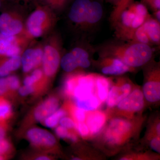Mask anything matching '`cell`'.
Returning a JSON list of instances; mask_svg holds the SVG:
<instances>
[{
	"instance_id": "cell-12",
	"label": "cell",
	"mask_w": 160,
	"mask_h": 160,
	"mask_svg": "<svg viewBox=\"0 0 160 160\" xmlns=\"http://www.w3.org/2000/svg\"><path fill=\"white\" fill-rule=\"evenodd\" d=\"M103 16L102 4L97 1H91L82 31H91L94 29L101 22Z\"/></svg>"
},
{
	"instance_id": "cell-19",
	"label": "cell",
	"mask_w": 160,
	"mask_h": 160,
	"mask_svg": "<svg viewBox=\"0 0 160 160\" xmlns=\"http://www.w3.org/2000/svg\"><path fill=\"white\" fill-rule=\"evenodd\" d=\"M152 46L160 45V22L151 15L143 24Z\"/></svg>"
},
{
	"instance_id": "cell-27",
	"label": "cell",
	"mask_w": 160,
	"mask_h": 160,
	"mask_svg": "<svg viewBox=\"0 0 160 160\" xmlns=\"http://www.w3.org/2000/svg\"><path fill=\"white\" fill-rule=\"evenodd\" d=\"M44 77L43 70L40 69H34L30 75L25 78L24 80V85L27 86H34Z\"/></svg>"
},
{
	"instance_id": "cell-10",
	"label": "cell",
	"mask_w": 160,
	"mask_h": 160,
	"mask_svg": "<svg viewBox=\"0 0 160 160\" xmlns=\"http://www.w3.org/2000/svg\"><path fill=\"white\" fill-rule=\"evenodd\" d=\"M101 71L106 75H119L131 71L133 68L127 66L119 59L111 56H101Z\"/></svg>"
},
{
	"instance_id": "cell-43",
	"label": "cell",
	"mask_w": 160,
	"mask_h": 160,
	"mask_svg": "<svg viewBox=\"0 0 160 160\" xmlns=\"http://www.w3.org/2000/svg\"><path fill=\"white\" fill-rule=\"evenodd\" d=\"M8 1H10L15 3H18L20 2H23L24 3L30 2H36L38 0H8Z\"/></svg>"
},
{
	"instance_id": "cell-46",
	"label": "cell",
	"mask_w": 160,
	"mask_h": 160,
	"mask_svg": "<svg viewBox=\"0 0 160 160\" xmlns=\"http://www.w3.org/2000/svg\"><path fill=\"white\" fill-rule=\"evenodd\" d=\"M107 1H108L109 2L112 3L115 6L119 2L120 0H107Z\"/></svg>"
},
{
	"instance_id": "cell-28",
	"label": "cell",
	"mask_w": 160,
	"mask_h": 160,
	"mask_svg": "<svg viewBox=\"0 0 160 160\" xmlns=\"http://www.w3.org/2000/svg\"><path fill=\"white\" fill-rule=\"evenodd\" d=\"M11 114V107L5 99L0 97V122L9 117Z\"/></svg>"
},
{
	"instance_id": "cell-14",
	"label": "cell",
	"mask_w": 160,
	"mask_h": 160,
	"mask_svg": "<svg viewBox=\"0 0 160 160\" xmlns=\"http://www.w3.org/2000/svg\"><path fill=\"white\" fill-rule=\"evenodd\" d=\"M74 57L79 68L87 69L91 66L92 53L96 52V48L89 44L79 45L69 51Z\"/></svg>"
},
{
	"instance_id": "cell-17",
	"label": "cell",
	"mask_w": 160,
	"mask_h": 160,
	"mask_svg": "<svg viewBox=\"0 0 160 160\" xmlns=\"http://www.w3.org/2000/svg\"><path fill=\"white\" fill-rule=\"evenodd\" d=\"M59 105L58 100L56 98H48L38 106L35 110V119L38 122H43L46 118L58 110Z\"/></svg>"
},
{
	"instance_id": "cell-42",
	"label": "cell",
	"mask_w": 160,
	"mask_h": 160,
	"mask_svg": "<svg viewBox=\"0 0 160 160\" xmlns=\"http://www.w3.org/2000/svg\"><path fill=\"white\" fill-rule=\"evenodd\" d=\"M152 16L156 20H157L158 22H160V10L153 12V16Z\"/></svg>"
},
{
	"instance_id": "cell-18",
	"label": "cell",
	"mask_w": 160,
	"mask_h": 160,
	"mask_svg": "<svg viewBox=\"0 0 160 160\" xmlns=\"http://www.w3.org/2000/svg\"><path fill=\"white\" fill-rule=\"evenodd\" d=\"M131 86L129 83H126L121 86H114L112 87L106 99L108 106L114 107L125 98L130 93Z\"/></svg>"
},
{
	"instance_id": "cell-25",
	"label": "cell",
	"mask_w": 160,
	"mask_h": 160,
	"mask_svg": "<svg viewBox=\"0 0 160 160\" xmlns=\"http://www.w3.org/2000/svg\"><path fill=\"white\" fill-rule=\"evenodd\" d=\"M129 42L142 43L152 46L143 25L135 30Z\"/></svg>"
},
{
	"instance_id": "cell-35",
	"label": "cell",
	"mask_w": 160,
	"mask_h": 160,
	"mask_svg": "<svg viewBox=\"0 0 160 160\" xmlns=\"http://www.w3.org/2000/svg\"><path fill=\"white\" fill-rule=\"evenodd\" d=\"M34 86H25L19 87L18 89V92L20 95L22 96H26L33 92L34 91Z\"/></svg>"
},
{
	"instance_id": "cell-5",
	"label": "cell",
	"mask_w": 160,
	"mask_h": 160,
	"mask_svg": "<svg viewBox=\"0 0 160 160\" xmlns=\"http://www.w3.org/2000/svg\"><path fill=\"white\" fill-rule=\"evenodd\" d=\"M29 40L25 34L9 36L0 33V57L21 56Z\"/></svg>"
},
{
	"instance_id": "cell-41",
	"label": "cell",
	"mask_w": 160,
	"mask_h": 160,
	"mask_svg": "<svg viewBox=\"0 0 160 160\" xmlns=\"http://www.w3.org/2000/svg\"><path fill=\"white\" fill-rule=\"evenodd\" d=\"M5 134H6V130L5 128L0 123V140L4 139Z\"/></svg>"
},
{
	"instance_id": "cell-40",
	"label": "cell",
	"mask_w": 160,
	"mask_h": 160,
	"mask_svg": "<svg viewBox=\"0 0 160 160\" xmlns=\"http://www.w3.org/2000/svg\"><path fill=\"white\" fill-rule=\"evenodd\" d=\"M43 5H46L54 11L56 0H41Z\"/></svg>"
},
{
	"instance_id": "cell-4",
	"label": "cell",
	"mask_w": 160,
	"mask_h": 160,
	"mask_svg": "<svg viewBox=\"0 0 160 160\" xmlns=\"http://www.w3.org/2000/svg\"><path fill=\"white\" fill-rule=\"evenodd\" d=\"M149 17L138 15L126 8L112 23L116 36L122 41L129 42L135 30L142 26Z\"/></svg>"
},
{
	"instance_id": "cell-44",
	"label": "cell",
	"mask_w": 160,
	"mask_h": 160,
	"mask_svg": "<svg viewBox=\"0 0 160 160\" xmlns=\"http://www.w3.org/2000/svg\"><path fill=\"white\" fill-rule=\"evenodd\" d=\"M67 138L69 139L70 141L72 142H76L77 140V138L75 135L73 134V133H69V135H68Z\"/></svg>"
},
{
	"instance_id": "cell-7",
	"label": "cell",
	"mask_w": 160,
	"mask_h": 160,
	"mask_svg": "<svg viewBox=\"0 0 160 160\" xmlns=\"http://www.w3.org/2000/svg\"><path fill=\"white\" fill-rule=\"evenodd\" d=\"M76 84L72 96L75 100L86 99L93 94L96 76L92 74L75 75Z\"/></svg>"
},
{
	"instance_id": "cell-2",
	"label": "cell",
	"mask_w": 160,
	"mask_h": 160,
	"mask_svg": "<svg viewBox=\"0 0 160 160\" xmlns=\"http://www.w3.org/2000/svg\"><path fill=\"white\" fill-rule=\"evenodd\" d=\"M57 19L51 8L38 4L25 22V34L30 40L44 36L54 28Z\"/></svg>"
},
{
	"instance_id": "cell-49",
	"label": "cell",
	"mask_w": 160,
	"mask_h": 160,
	"mask_svg": "<svg viewBox=\"0 0 160 160\" xmlns=\"http://www.w3.org/2000/svg\"><path fill=\"white\" fill-rule=\"evenodd\" d=\"M72 160H81V159L79 158H74L72 159Z\"/></svg>"
},
{
	"instance_id": "cell-38",
	"label": "cell",
	"mask_w": 160,
	"mask_h": 160,
	"mask_svg": "<svg viewBox=\"0 0 160 160\" xmlns=\"http://www.w3.org/2000/svg\"><path fill=\"white\" fill-rule=\"evenodd\" d=\"M69 0H56L54 11H60L65 8Z\"/></svg>"
},
{
	"instance_id": "cell-37",
	"label": "cell",
	"mask_w": 160,
	"mask_h": 160,
	"mask_svg": "<svg viewBox=\"0 0 160 160\" xmlns=\"http://www.w3.org/2000/svg\"><path fill=\"white\" fill-rule=\"evenodd\" d=\"M55 132L58 137L63 139L66 138H67L69 134V132L67 129L62 126H58L56 128Z\"/></svg>"
},
{
	"instance_id": "cell-34",
	"label": "cell",
	"mask_w": 160,
	"mask_h": 160,
	"mask_svg": "<svg viewBox=\"0 0 160 160\" xmlns=\"http://www.w3.org/2000/svg\"><path fill=\"white\" fill-rule=\"evenodd\" d=\"M59 123L61 126L65 127L66 129H71L74 128L75 123L70 118L63 117L60 120Z\"/></svg>"
},
{
	"instance_id": "cell-15",
	"label": "cell",
	"mask_w": 160,
	"mask_h": 160,
	"mask_svg": "<svg viewBox=\"0 0 160 160\" xmlns=\"http://www.w3.org/2000/svg\"><path fill=\"white\" fill-rule=\"evenodd\" d=\"M119 109L129 111H138L144 106V98L142 91L135 89L118 104Z\"/></svg>"
},
{
	"instance_id": "cell-47",
	"label": "cell",
	"mask_w": 160,
	"mask_h": 160,
	"mask_svg": "<svg viewBox=\"0 0 160 160\" xmlns=\"http://www.w3.org/2000/svg\"><path fill=\"white\" fill-rule=\"evenodd\" d=\"M157 132L158 134L160 135V124L159 123L157 126Z\"/></svg>"
},
{
	"instance_id": "cell-29",
	"label": "cell",
	"mask_w": 160,
	"mask_h": 160,
	"mask_svg": "<svg viewBox=\"0 0 160 160\" xmlns=\"http://www.w3.org/2000/svg\"><path fill=\"white\" fill-rule=\"evenodd\" d=\"M9 89L17 90L20 87V81L18 78L15 75H9L6 77Z\"/></svg>"
},
{
	"instance_id": "cell-22",
	"label": "cell",
	"mask_w": 160,
	"mask_h": 160,
	"mask_svg": "<svg viewBox=\"0 0 160 160\" xmlns=\"http://www.w3.org/2000/svg\"><path fill=\"white\" fill-rule=\"evenodd\" d=\"M75 101L78 108L85 111L94 110L97 109L100 105L99 100L93 94L84 99Z\"/></svg>"
},
{
	"instance_id": "cell-1",
	"label": "cell",
	"mask_w": 160,
	"mask_h": 160,
	"mask_svg": "<svg viewBox=\"0 0 160 160\" xmlns=\"http://www.w3.org/2000/svg\"><path fill=\"white\" fill-rule=\"evenodd\" d=\"M100 56H111L119 59L132 68L146 65L152 60V46L135 42H109L96 48Z\"/></svg>"
},
{
	"instance_id": "cell-30",
	"label": "cell",
	"mask_w": 160,
	"mask_h": 160,
	"mask_svg": "<svg viewBox=\"0 0 160 160\" xmlns=\"http://www.w3.org/2000/svg\"><path fill=\"white\" fill-rule=\"evenodd\" d=\"M10 144L7 140L3 139L0 140V160H2L4 156L8 153L10 150Z\"/></svg>"
},
{
	"instance_id": "cell-39",
	"label": "cell",
	"mask_w": 160,
	"mask_h": 160,
	"mask_svg": "<svg viewBox=\"0 0 160 160\" xmlns=\"http://www.w3.org/2000/svg\"><path fill=\"white\" fill-rule=\"evenodd\" d=\"M150 146L152 149L154 151L160 153V138L157 137L152 140L150 143Z\"/></svg>"
},
{
	"instance_id": "cell-6",
	"label": "cell",
	"mask_w": 160,
	"mask_h": 160,
	"mask_svg": "<svg viewBox=\"0 0 160 160\" xmlns=\"http://www.w3.org/2000/svg\"><path fill=\"white\" fill-rule=\"evenodd\" d=\"M16 9L4 12L0 15V33L9 36L25 34V23Z\"/></svg>"
},
{
	"instance_id": "cell-26",
	"label": "cell",
	"mask_w": 160,
	"mask_h": 160,
	"mask_svg": "<svg viewBox=\"0 0 160 160\" xmlns=\"http://www.w3.org/2000/svg\"><path fill=\"white\" fill-rule=\"evenodd\" d=\"M66 114V112L63 109H58L51 115L46 118L44 121V123L47 127L54 128L56 127L62 118L64 117Z\"/></svg>"
},
{
	"instance_id": "cell-48",
	"label": "cell",
	"mask_w": 160,
	"mask_h": 160,
	"mask_svg": "<svg viewBox=\"0 0 160 160\" xmlns=\"http://www.w3.org/2000/svg\"><path fill=\"white\" fill-rule=\"evenodd\" d=\"M4 0H0V8L2 7V2Z\"/></svg>"
},
{
	"instance_id": "cell-20",
	"label": "cell",
	"mask_w": 160,
	"mask_h": 160,
	"mask_svg": "<svg viewBox=\"0 0 160 160\" xmlns=\"http://www.w3.org/2000/svg\"><path fill=\"white\" fill-rule=\"evenodd\" d=\"M106 122V116L99 112H92L87 119V126L92 134H96L102 128Z\"/></svg>"
},
{
	"instance_id": "cell-24",
	"label": "cell",
	"mask_w": 160,
	"mask_h": 160,
	"mask_svg": "<svg viewBox=\"0 0 160 160\" xmlns=\"http://www.w3.org/2000/svg\"><path fill=\"white\" fill-rule=\"evenodd\" d=\"M60 66L67 72H72L79 68L74 57L69 51L62 56Z\"/></svg>"
},
{
	"instance_id": "cell-3",
	"label": "cell",
	"mask_w": 160,
	"mask_h": 160,
	"mask_svg": "<svg viewBox=\"0 0 160 160\" xmlns=\"http://www.w3.org/2000/svg\"><path fill=\"white\" fill-rule=\"evenodd\" d=\"M62 39L58 34L52 35L43 46L42 65L44 76L53 77L57 72L62 58Z\"/></svg>"
},
{
	"instance_id": "cell-31",
	"label": "cell",
	"mask_w": 160,
	"mask_h": 160,
	"mask_svg": "<svg viewBox=\"0 0 160 160\" xmlns=\"http://www.w3.org/2000/svg\"><path fill=\"white\" fill-rule=\"evenodd\" d=\"M75 127L82 136L86 137L89 134V128L83 122H78L75 124Z\"/></svg>"
},
{
	"instance_id": "cell-9",
	"label": "cell",
	"mask_w": 160,
	"mask_h": 160,
	"mask_svg": "<svg viewBox=\"0 0 160 160\" xmlns=\"http://www.w3.org/2000/svg\"><path fill=\"white\" fill-rule=\"evenodd\" d=\"M91 0H75L72 4L68 18L76 28L82 30Z\"/></svg>"
},
{
	"instance_id": "cell-50",
	"label": "cell",
	"mask_w": 160,
	"mask_h": 160,
	"mask_svg": "<svg viewBox=\"0 0 160 160\" xmlns=\"http://www.w3.org/2000/svg\"><path fill=\"white\" fill-rule=\"evenodd\" d=\"M120 160H128L127 158H122V159H121Z\"/></svg>"
},
{
	"instance_id": "cell-36",
	"label": "cell",
	"mask_w": 160,
	"mask_h": 160,
	"mask_svg": "<svg viewBox=\"0 0 160 160\" xmlns=\"http://www.w3.org/2000/svg\"><path fill=\"white\" fill-rule=\"evenodd\" d=\"M9 90L6 77L0 78V96L6 94Z\"/></svg>"
},
{
	"instance_id": "cell-45",
	"label": "cell",
	"mask_w": 160,
	"mask_h": 160,
	"mask_svg": "<svg viewBox=\"0 0 160 160\" xmlns=\"http://www.w3.org/2000/svg\"><path fill=\"white\" fill-rule=\"evenodd\" d=\"M36 159L38 160H50V159L48 157L43 156L39 157L37 158Z\"/></svg>"
},
{
	"instance_id": "cell-23",
	"label": "cell",
	"mask_w": 160,
	"mask_h": 160,
	"mask_svg": "<svg viewBox=\"0 0 160 160\" xmlns=\"http://www.w3.org/2000/svg\"><path fill=\"white\" fill-rule=\"evenodd\" d=\"M96 85L99 98L101 101L104 102L107 99L109 92V80L104 77L98 76L96 78Z\"/></svg>"
},
{
	"instance_id": "cell-11",
	"label": "cell",
	"mask_w": 160,
	"mask_h": 160,
	"mask_svg": "<svg viewBox=\"0 0 160 160\" xmlns=\"http://www.w3.org/2000/svg\"><path fill=\"white\" fill-rule=\"evenodd\" d=\"M131 126V124L126 120L121 119L112 120L106 132V139L112 144H118L122 137L129 131Z\"/></svg>"
},
{
	"instance_id": "cell-16",
	"label": "cell",
	"mask_w": 160,
	"mask_h": 160,
	"mask_svg": "<svg viewBox=\"0 0 160 160\" xmlns=\"http://www.w3.org/2000/svg\"><path fill=\"white\" fill-rule=\"evenodd\" d=\"M158 71L153 72L144 86L143 90L145 97L147 101L154 102L160 99V83L158 81Z\"/></svg>"
},
{
	"instance_id": "cell-32",
	"label": "cell",
	"mask_w": 160,
	"mask_h": 160,
	"mask_svg": "<svg viewBox=\"0 0 160 160\" xmlns=\"http://www.w3.org/2000/svg\"><path fill=\"white\" fill-rule=\"evenodd\" d=\"M143 3L147 5L152 11L160 10V0H142Z\"/></svg>"
},
{
	"instance_id": "cell-13",
	"label": "cell",
	"mask_w": 160,
	"mask_h": 160,
	"mask_svg": "<svg viewBox=\"0 0 160 160\" xmlns=\"http://www.w3.org/2000/svg\"><path fill=\"white\" fill-rule=\"evenodd\" d=\"M27 136L30 142L36 146L50 147L54 146L56 142L53 135L40 128L29 129L27 132Z\"/></svg>"
},
{
	"instance_id": "cell-21",
	"label": "cell",
	"mask_w": 160,
	"mask_h": 160,
	"mask_svg": "<svg viewBox=\"0 0 160 160\" xmlns=\"http://www.w3.org/2000/svg\"><path fill=\"white\" fill-rule=\"evenodd\" d=\"M21 66V56L5 58L0 65V78L6 77L12 72L16 71Z\"/></svg>"
},
{
	"instance_id": "cell-33",
	"label": "cell",
	"mask_w": 160,
	"mask_h": 160,
	"mask_svg": "<svg viewBox=\"0 0 160 160\" xmlns=\"http://www.w3.org/2000/svg\"><path fill=\"white\" fill-rule=\"evenodd\" d=\"M73 115L75 119L78 122H83L86 118L85 111L78 107L73 111Z\"/></svg>"
},
{
	"instance_id": "cell-8",
	"label": "cell",
	"mask_w": 160,
	"mask_h": 160,
	"mask_svg": "<svg viewBox=\"0 0 160 160\" xmlns=\"http://www.w3.org/2000/svg\"><path fill=\"white\" fill-rule=\"evenodd\" d=\"M43 46L42 45L27 48L21 57V65L23 72L27 73L42 64Z\"/></svg>"
}]
</instances>
